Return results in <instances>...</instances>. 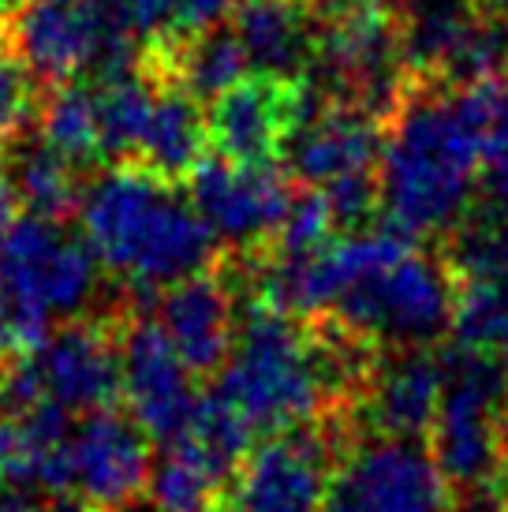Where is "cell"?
Segmentation results:
<instances>
[{"label":"cell","mask_w":508,"mask_h":512,"mask_svg":"<svg viewBox=\"0 0 508 512\" xmlns=\"http://www.w3.org/2000/svg\"><path fill=\"white\" fill-rule=\"evenodd\" d=\"M378 184L381 221L419 243H438L475 206L482 157L452 113L449 90L419 79L404 83V94L385 116Z\"/></svg>","instance_id":"6da1fadb"},{"label":"cell","mask_w":508,"mask_h":512,"mask_svg":"<svg viewBox=\"0 0 508 512\" xmlns=\"http://www.w3.org/2000/svg\"><path fill=\"white\" fill-rule=\"evenodd\" d=\"M79 210L90 251L139 288L172 285L221 258L217 236L195 202L135 161L98 176L83 191Z\"/></svg>","instance_id":"7a4b0ae2"},{"label":"cell","mask_w":508,"mask_h":512,"mask_svg":"<svg viewBox=\"0 0 508 512\" xmlns=\"http://www.w3.org/2000/svg\"><path fill=\"white\" fill-rule=\"evenodd\" d=\"M94 288L98 262L60 221H15L0 243V363L42 352L53 318L79 314Z\"/></svg>","instance_id":"3957f363"},{"label":"cell","mask_w":508,"mask_h":512,"mask_svg":"<svg viewBox=\"0 0 508 512\" xmlns=\"http://www.w3.org/2000/svg\"><path fill=\"white\" fill-rule=\"evenodd\" d=\"M307 8L314 19L307 79L325 101L385 120L408 83L396 12L378 0H318Z\"/></svg>","instance_id":"277c9868"},{"label":"cell","mask_w":508,"mask_h":512,"mask_svg":"<svg viewBox=\"0 0 508 512\" xmlns=\"http://www.w3.org/2000/svg\"><path fill=\"white\" fill-rule=\"evenodd\" d=\"M452 281L438 247L408 251L393 266L359 277L322 314L340 318L378 348H434L449 337Z\"/></svg>","instance_id":"5b68a950"},{"label":"cell","mask_w":508,"mask_h":512,"mask_svg":"<svg viewBox=\"0 0 508 512\" xmlns=\"http://www.w3.org/2000/svg\"><path fill=\"white\" fill-rule=\"evenodd\" d=\"M355 441L340 412L269 434L243 456L217 512H318L340 456Z\"/></svg>","instance_id":"8992f818"},{"label":"cell","mask_w":508,"mask_h":512,"mask_svg":"<svg viewBox=\"0 0 508 512\" xmlns=\"http://www.w3.org/2000/svg\"><path fill=\"white\" fill-rule=\"evenodd\" d=\"M322 105V90L307 75H243L240 83L210 98L206 143L232 165H273Z\"/></svg>","instance_id":"52a82bcc"},{"label":"cell","mask_w":508,"mask_h":512,"mask_svg":"<svg viewBox=\"0 0 508 512\" xmlns=\"http://www.w3.org/2000/svg\"><path fill=\"white\" fill-rule=\"evenodd\" d=\"M449 483L415 438H359L340 456L318 512H445Z\"/></svg>","instance_id":"ba28073f"},{"label":"cell","mask_w":508,"mask_h":512,"mask_svg":"<svg viewBox=\"0 0 508 512\" xmlns=\"http://www.w3.org/2000/svg\"><path fill=\"white\" fill-rule=\"evenodd\" d=\"M445 389L441 344L434 348H381L363 385L344 408L359 438H426Z\"/></svg>","instance_id":"9c48e42d"},{"label":"cell","mask_w":508,"mask_h":512,"mask_svg":"<svg viewBox=\"0 0 508 512\" xmlns=\"http://www.w3.org/2000/svg\"><path fill=\"white\" fill-rule=\"evenodd\" d=\"M191 202L217 240L251 251L281 228L296 187L273 165H232L225 157H202L187 176Z\"/></svg>","instance_id":"30bf717a"},{"label":"cell","mask_w":508,"mask_h":512,"mask_svg":"<svg viewBox=\"0 0 508 512\" xmlns=\"http://www.w3.org/2000/svg\"><path fill=\"white\" fill-rule=\"evenodd\" d=\"M240 273L232 255H221L213 266L187 273L161 296V329L180 352L195 378H213L232 356L240 314H236Z\"/></svg>","instance_id":"8fae6325"},{"label":"cell","mask_w":508,"mask_h":512,"mask_svg":"<svg viewBox=\"0 0 508 512\" xmlns=\"http://www.w3.org/2000/svg\"><path fill=\"white\" fill-rule=\"evenodd\" d=\"M124 311L120 318L71 322L34 352L45 400H57L68 412H101L116 408L124 397Z\"/></svg>","instance_id":"7c38bea8"},{"label":"cell","mask_w":508,"mask_h":512,"mask_svg":"<svg viewBox=\"0 0 508 512\" xmlns=\"http://www.w3.org/2000/svg\"><path fill=\"white\" fill-rule=\"evenodd\" d=\"M124 397L131 415L154 441L180 438L195 408V374L172 348L161 322L146 314H127L124 337Z\"/></svg>","instance_id":"4fadbf2b"},{"label":"cell","mask_w":508,"mask_h":512,"mask_svg":"<svg viewBox=\"0 0 508 512\" xmlns=\"http://www.w3.org/2000/svg\"><path fill=\"white\" fill-rule=\"evenodd\" d=\"M150 434L116 408L90 412L71 434V486L101 509L135 505L150 483Z\"/></svg>","instance_id":"5bb4252c"},{"label":"cell","mask_w":508,"mask_h":512,"mask_svg":"<svg viewBox=\"0 0 508 512\" xmlns=\"http://www.w3.org/2000/svg\"><path fill=\"white\" fill-rule=\"evenodd\" d=\"M381 143H385V120L355 105L325 101L292 135V143L284 150V165L296 184L325 187L340 176L378 169Z\"/></svg>","instance_id":"9a60e30c"},{"label":"cell","mask_w":508,"mask_h":512,"mask_svg":"<svg viewBox=\"0 0 508 512\" xmlns=\"http://www.w3.org/2000/svg\"><path fill=\"white\" fill-rule=\"evenodd\" d=\"M0 483L42 486L49 494L71 490L68 408L38 400L0 419Z\"/></svg>","instance_id":"2e32d148"},{"label":"cell","mask_w":508,"mask_h":512,"mask_svg":"<svg viewBox=\"0 0 508 512\" xmlns=\"http://www.w3.org/2000/svg\"><path fill=\"white\" fill-rule=\"evenodd\" d=\"M232 30L262 72L299 79L311 68L314 19L307 0H243L232 12Z\"/></svg>","instance_id":"e0dca14e"},{"label":"cell","mask_w":508,"mask_h":512,"mask_svg":"<svg viewBox=\"0 0 508 512\" xmlns=\"http://www.w3.org/2000/svg\"><path fill=\"white\" fill-rule=\"evenodd\" d=\"M206 150H210V143H206L202 101L191 98L184 86L161 83L135 165H146L172 184H184Z\"/></svg>","instance_id":"ac0fdd59"},{"label":"cell","mask_w":508,"mask_h":512,"mask_svg":"<svg viewBox=\"0 0 508 512\" xmlns=\"http://www.w3.org/2000/svg\"><path fill=\"white\" fill-rule=\"evenodd\" d=\"M157 90H161V79L146 68L142 57L131 68L101 75L98 83L101 161L124 165V161L139 157L142 135H146V124H150V113H154Z\"/></svg>","instance_id":"d6986e66"},{"label":"cell","mask_w":508,"mask_h":512,"mask_svg":"<svg viewBox=\"0 0 508 512\" xmlns=\"http://www.w3.org/2000/svg\"><path fill=\"white\" fill-rule=\"evenodd\" d=\"M169 453L150 468V509L154 512H217L228 479L198 456L184 438L165 441Z\"/></svg>","instance_id":"ffe728a7"},{"label":"cell","mask_w":508,"mask_h":512,"mask_svg":"<svg viewBox=\"0 0 508 512\" xmlns=\"http://www.w3.org/2000/svg\"><path fill=\"white\" fill-rule=\"evenodd\" d=\"M12 187L30 214L45 217V221H64L83 202L75 161H68V157L60 154V150H53L45 139L34 146H23L15 154Z\"/></svg>","instance_id":"44dd1931"},{"label":"cell","mask_w":508,"mask_h":512,"mask_svg":"<svg viewBox=\"0 0 508 512\" xmlns=\"http://www.w3.org/2000/svg\"><path fill=\"white\" fill-rule=\"evenodd\" d=\"M38 120H42V139L68 161H75V165L101 161L98 86H83L75 79L53 86Z\"/></svg>","instance_id":"7402d4cb"},{"label":"cell","mask_w":508,"mask_h":512,"mask_svg":"<svg viewBox=\"0 0 508 512\" xmlns=\"http://www.w3.org/2000/svg\"><path fill=\"white\" fill-rule=\"evenodd\" d=\"M180 438H184L198 456H206L213 468L232 483V475H236V468L243 464V456L251 453L254 427L243 419V412L236 404H228V400L213 389L210 397L195 400L191 419H187V427Z\"/></svg>","instance_id":"603a6c76"},{"label":"cell","mask_w":508,"mask_h":512,"mask_svg":"<svg viewBox=\"0 0 508 512\" xmlns=\"http://www.w3.org/2000/svg\"><path fill=\"white\" fill-rule=\"evenodd\" d=\"M449 341L475 352H497L508 337V281H471L452 277Z\"/></svg>","instance_id":"cb8c5ba5"},{"label":"cell","mask_w":508,"mask_h":512,"mask_svg":"<svg viewBox=\"0 0 508 512\" xmlns=\"http://www.w3.org/2000/svg\"><path fill=\"white\" fill-rule=\"evenodd\" d=\"M449 105L467 139L482 157V172L508 161V75H490L479 83L449 90Z\"/></svg>","instance_id":"d4e9b609"},{"label":"cell","mask_w":508,"mask_h":512,"mask_svg":"<svg viewBox=\"0 0 508 512\" xmlns=\"http://www.w3.org/2000/svg\"><path fill=\"white\" fill-rule=\"evenodd\" d=\"M42 113L34 75L0 45V143H19L23 131Z\"/></svg>","instance_id":"484cf974"},{"label":"cell","mask_w":508,"mask_h":512,"mask_svg":"<svg viewBox=\"0 0 508 512\" xmlns=\"http://www.w3.org/2000/svg\"><path fill=\"white\" fill-rule=\"evenodd\" d=\"M116 15L135 38H161L172 30L176 19V0H113Z\"/></svg>","instance_id":"4316f807"},{"label":"cell","mask_w":508,"mask_h":512,"mask_svg":"<svg viewBox=\"0 0 508 512\" xmlns=\"http://www.w3.org/2000/svg\"><path fill=\"white\" fill-rule=\"evenodd\" d=\"M240 4L243 0H176L172 34H195V30H206L213 23H225Z\"/></svg>","instance_id":"83f0119b"},{"label":"cell","mask_w":508,"mask_h":512,"mask_svg":"<svg viewBox=\"0 0 508 512\" xmlns=\"http://www.w3.org/2000/svg\"><path fill=\"white\" fill-rule=\"evenodd\" d=\"M445 512H508V486H467V490H449Z\"/></svg>","instance_id":"f1b7e54d"},{"label":"cell","mask_w":508,"mask_h":512,"mask_svg":"<svg viewBox=\"0 0 508 512\" xmlns=\"http://www.w3.org/2000/svg\"><path fill=\"white\" fill-rule=\"evenodd\" d=\"M15 206H19V195H15L12 187V176L0 172V243L8 236V228L15 225Z\"/></svg>","instance_id":"f546056e"},{"label":"cell","mask_w":508,"mask_h":512,"mask_svg":"<svg viewBox=\"0 0 508 512\" xmlns=\"http://www.w3.org/2000/svg\"><path fill=\"white\" fill-rule=\"evenodd\" d=\"M42 512H109V509H101V505H94V501H86L83 494H57V498L49 501Z\"/></svg>","instance_id":"4dcf8cb0"},{"label":"cell","mask_w":508,"mask_h":512,"mask_svg":"<svg viewBox=\"0 0 508 512\" xmlns=\"http://www.w3.org/2000/svg\"><path fill=\"white\" fill-rule=\"evenodd\" d=\"M0 512H42V505L15 486V490H0Z\"/></svg>","instance_id":"1f68e13d"},{"label":"cell","mask_w":508,"mask_h":512,"mask_svg":"<svg viewBox=\"0 0 508 512\" xmlns=\"http://www.w3.org/2000/svg\"><path fill=\"white\" fill-rule=\"evenodd\" d=\"M378 4H385V8H389V12H400V8H404V4H408V0H378Z\"/></svg>","instance_id":"d6a6232c"},{"label":"cell","mask_w":508,"mask_h":512,"mask_svg":"<svg viewBox=\"0 0 508 512\" xmlns=\"http://www.w3.org/2000/svg\"><path fill=\"white\" fill-rule=\"evenodd\" d=\"M501 367H505V385H508V337H505V344H501Z\"/></svg>","instance_id":"836d02e7"},{"label":"cell","mask_w":508,"mask_h":512,"mask_svg":"<svg viewBox=\"0 0 508 512\" xmlns=\"http://www.w3.org/2000/svg\"><path fill=\"white\" fill-rule=\"evenodd\" d=\"M12 8H15V0H0V23H4V15L12 12Z\"/></svg>","instance_id":"e575fe53"},{"label":"cell","mask_w":508,"mask_h":512,"mask_svg":"<svg viewBox=\"0 0 508 512\" xmlns=\"http://www.w3.org/2000/svg\"><path fill=\"white\" fill-rule=\"evenodd\" d=\"M307 4H318V0H307Z\"/></svg>","instance_id":"d590c367"}]
</instances>
